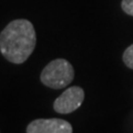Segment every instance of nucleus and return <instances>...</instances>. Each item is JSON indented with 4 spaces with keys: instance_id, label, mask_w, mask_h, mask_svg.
<instances>
[{
    "instance_id": "39448f33",
    "label": "nucleus",
    "mask_w": 133,
    "mask_h": 133,
    "mask_svg": "<svg viewBox=\"0 0 133 133\" xmlns=\"http://www.w3.org/2000/svg\"><path fill=\"white\" fill-rule=\"evenodd\" d=\"M122 60L128 68L133 70V43L131 45H129V47L124 50L123 56H122Z\"/></svg>"
},
{
    "instance_id": "f257e3e1",
    "label": "nucleus",
    "mask_w": 133,
    "mask_h": 133,
    "mask_svg": "<svg viewBox=\"0 0 133 133\" xmlns=\"http://www.w3.org/2000/svg\"><path fill=\"white\" fill-rule=\"evenodd\" d=\"M37 44V35L33 24L27 19L12 20L0 33V52L15 64L28 60Z\"/></svg>"
},
{
    "instance_id": "f03ea898",
    "label": "nucleus",
    "mask_w": 133,
    "mask_h": 133,
    "mask_svg": "<svg viewBox=\"0 0 133 133\" xmlns=\"http://www.w3.org/2000/svg\"><path fill=\"white\" fill-rule=\"evenodd\" d=\"M74 79V69L68 60L55 59L43 68L40 74V81L48 88L59 90L65 88Z\"/></svg>"
},
{
    "instance_id": "20e7f679",
    "label": "nucleus",
    "mask_w": 133,
    "mask_h": 133,
    "mask_svg": "<svg viewBox=\"0 0 133 133\" xmlns=\"http://www.w3.org/2000/svg\"><path fill=\"white\" fill-rule=\"evenodd\" d=\"M72 125L63 119H36L27 127V133H72Z\"/></svg>"
},
{
    "instance_id": "423d86ee",
    "label": "nucleus",
    "mask_w": 133,
    "mask_h": 133,
    "mask_svg": "<svg viewBox=\"0 0 133 133\" xmlns=\"http://www.w3.org/2000/svg\"><path fill=\"white\" fill-rule=\"evenodd\" d=\"M121 8L127 15L133 17V0H122Z\"/></svg>"
},
{
    "instance_id": "7ed1b4c3",
    "label": "nucleus",
    "mask_w": 133,
    "mask_h": 133,
    "mask_svg": "<svg viewBox=\"0 0 133 133\" xmlns=\"http://www.w3.org/2000/svg\"><path fill=\"white\" fill-rule=\"evenodd\" d=\"M84 91L81 87H70L53 102V109L61 114H68L76 111L84 101Z\"/></svg>"
}]
</instances>
